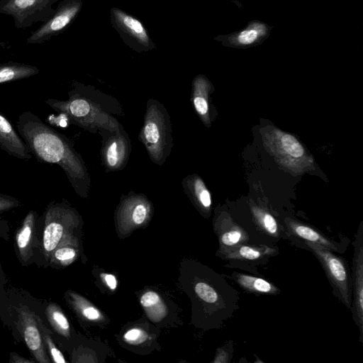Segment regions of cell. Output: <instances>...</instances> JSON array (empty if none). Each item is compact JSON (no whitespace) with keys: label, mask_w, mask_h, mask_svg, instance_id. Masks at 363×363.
<instances>
[{"label":"cell","mask_w":363,"mask_h":363,"mask_svg":"<svg viewBox=\"0 0 363 363\" xmlns=\"http://www.w3.org/2000/svg\"><path fill=\"white\" fill-rule=\"evenodd\" d=\"M9 363H36L35 361L32 358H26L23 357L15 352H9Z\"/></svg>","instance_id":"cell-29"},{"label":"cell","mask_w":363,"mask_h":363,"mask_svg":"<svg viewBox=\"0 0 363 363\" xmlns=\"http://www.w3.org/2000/svg\"><path fill=\"white\" fill-rule=\"evenodd\" d=\"M40 69L33 65L9 62L0 64V84L26 79L39 73Z\"/></svg>","instance_id":"cell-22"},{"label":"cell","mask_w":363,"mask_h":363,"mask_svg":"<svg viewBox=\"0 0 363 363\" xmlns=\"http://www.w3.org/2000/svg\"><path fill=\"white\" fill-rule=\"evenodd\" d=\"M8 282L6 276L2 269L0 263V289H1Z\"/></svg>","instance_id":"cell-33"},{"label":"cell","mask_w":363,"mask_h":363,"mask_svg":"<svg viewBox=\"0 0 363 363\" xmlns=\"http://www.w3.org/2000/svg\"><path fill=\"white\" fill-rule=\"evenodd\" d=\"M38 217L37 211H29L14 233V251L19 263L25 267L34 263L38 245Z\"/></svg>","instance_id":"cell-14"},{"label":"cell","mask_w":363,"mask_h":363,"mask_svg":"<svg viewBox=\"0 0 363 363\" xmlns=\"http://www.w3.org/2000/svg\"><path fill=\"white\" fill-rule=\"evenodd\" d=\"M272 29L273 27L262 21L252 20L242 30L218 35L213 39L225 47L245 49L261 45L268 38Z\"/></svg>","instance_id":"cell-15"},{"label":"cell","mask_w":363,"mask_h":363,"mask_svg":"<svg viewBox=\"0 0 363 363\" xmlns=\"http://www.w3.org/2000/svg\"><path fill=\"white\" fill-rule=\"evenodd\" d=\"M138 140L150 160L157 165L164 164L172 151L174 139L170 116L164 104L155 99L150 98L147 101Z\"/></svg>","instance_id":"cell-5"},{"label":"cell","mask_w":363,"mask_h":363,"mask_svg":"<svg viewBox=\"0 0 363 363\" xmlns=\"http://www.w3.org/2000/svg\"><path fill=\"white\" fill-rule=\"evenodd\" d=\"M21 206L22 203L18 199L0 193V214Z\"/></svg>","instance_id":"cell-27"},{"label":"cell","mask_w":363,"mask_h":363,"mask_svg":"<svg viewBox=\"0 0 363 363\" xmlns=\"http://www.w3.org/2000/svg\"><path fill=\"white\" fill-rule=\"evenodd\" d=\"M281 223L286 231L287 240L293 245L299 241H307L318 244L335 253L344 254L350 242L347 238L337 241L311 225L288 218Z\"/></svg>","instance_id":"cell-13"},{"label":"cell","mask_w":363,"mask_h":363,"mask_svg":"<svg viewBox=\"0 0 363 363\" xmlns=\"http://www.w3.org/2000/svg\"><path fill=\"white\" fill-rule=\"evenodd\" d=\"M59 0H8L0 4V13L11 16L16 28L25 29L45 22L55 12Z\"/></svg>","instance_id":"cell-9"},{"label":"cell","mask_w":363,"mask_h":363,"mask_svg":"<svg viewBox=\"0 0 363 363\" xmlns=\"http://www.w3.org/2000/svg\"><path fill=\"white\" fill-rule=\"evenodd\" d=\"M182 186L184 191L192 197L202 208L207 210L211 208L210 192L199 176L193 174L185 177L182 179Z\"/></svg>","instance_id":"cell-21"},{"label":"cell","mask_w":363,"mask_h":363,"mask_svg":"<svg viewBox=\"0 0 363 363\" xmlns=\"http://www.w3.org/2000/svg\"><path fill=\"white\" fill-rule=\"evenodd\" d=\"M227 277L249 294L257 296L262 295L277 296L281 293V289L277 285L265 279L261 275L257 276L233 272Z\"/></svg>","instance_id":"cell-17"},{"label":"cell","mask_w":363,"mask_h":363,"mask_svg":"<svg viewBox=\"0 0 363 363\" xmlns=\"http://www.w3.org/2000/svg\"><path fill=\"white\" fill-rule=\"evenodd\" d=\"M44 300L8 282L0 289V321L13 340L23 343L36 363H51L45 349L38 316Z\"/></svg>","instance_id":"cell-3"},{"label":"cell","mask_w":363,"mask_h":363,"mask_svg":"<svg viewBox=\"0 0 363 363\" xmlns=\"http://www.w3.org/2000/svg\"><path fill=\"white\" fill-rule=\"evenodd\" d=\"M218 227L220 252L240 244H251L247 233L232 217L223 219Z\"/></svg>","instance_id":"cell-19"},{"label":"cell","mask_w":363,"mask_h":363,"mask_svg":"<svg viewBox=\"0 0 363 363\" xmlns=\"http://www.w3.org/2000/svg\"><path fill=\"white\" fill-rule=\"evenodd\" d=\"M160 300V296L157 293L147 291L142 296L140 303L144 307H150L157 304Z\"/></svg>","instance_id":"cell-28"},{"label":"cell","mask_w":363,"mask_h":363,"mask_svg":"<svg viewBox=\"0 0 363 363\" xmlns=\"http://www.w3.org/2000/svg\"><path fill=\"white\" fill-rule=\"evenodd\" d=\"M38 323L45 349L51 360V362H67L64 355L57 345L50 329L45 322L44 317V306L43 309L38 316Z\"/></svg>","instance_id":"cell-23"},{"label":"cell","mask_w":363,"mask_h":363,"mask_svg":"<svg viewBox=\"0 0 363 363\" xmlns=\"http://www.w3.org/2000/svg\"><path fill=\"white\" fill-rule=\"evenodd\" d=\"M233 340H230L227 345L218 350V352L213 362H230L233 355Z\"/></svg>","instance_id":"cell-26"},{"label":"cell","mask_w":363,"mask_h":363,"mask_svg":"<svg viewBox=\"0 0 363 363\" xmlns=\"http://www.w3.org/2000/svg\"><path fill=\"white\" fill-rule=\"evenodd\" d=\"M279 254L277 245H255L243 243L220 252L227 264L226 267L238 269L253 275L260 276L258 268L267 264Z\"/></svg>","instance_id":"cell-7"},{"label":"cell","mask_w":363,"mask_h":363,"mask_svg":"<svg viewBox=\"0 0 363 363\" xmlns=\"http://www.w3.org/2000/svg\"><path fill=\"white\" fill-rule=\"evenodd\" d=\"M103 276H104V279L106 284L108 285V286L111 289H115L117 286V281H116L115 276H113V274H103Z\"/></svg>","instance_id":"cell-32"},{"label":"cell","mask_w":363,"mask_h":363,"mask_svg":"<svg viewBox=\"0 0 363 363\" xmlns=\"http://www.w3.org/2000/svg\"><path fill=\"white\" fill-rule=\"evenodd\" d=\"M110 23L122 40L138 53L151 51L156 43L151 38L144 24L135 16L126 11L112 7L110 10Z\"/></svg>","instance_id":"cell-8"},{"label":"cell","mask_w":363,"mask_h":363,"mask_svg":"<svg viewBox=\"0 0 363 363\" xmlns=\"http://www.w3.org/2000/svg\"><path fill=\"white\" fill-rule=\"evenodd\" d=\"M100 150L101 164L106 173L123 169L129 160L132 145L123 127L117 131L102 130Z\"/></svg>","instance_id":"cell-11"},{"label":"cell","mask_w":363,"mask_h":363,"mask_svg":"<svg viewBox=\"0 0 363 363\" xmlns=\"http://www.w3.org/2000/svg\"><path fill=\"white\" fill-rule=\"evenodd\" d=\"M71 238L69 237L54 250L49 259L48 267L57 269L65 267L75 259L77 250Z\"/></svg>","instance_id":"cell-24"},{"label":"cell","mask_w":363,"mask_h":363,"mask_svg":"<svg viewBox=\"0 0 363 363\" xmlns=\"http://www.w3.org/2000/svg\"><path fill=\"white\" fill-rule=\"evenodd\" d=\"M82 0H62L54 13L27 38V44H39L65 31L77 18L83 7Z\"/></svg>","instance_id":"cell-10"},{"label":"cell","mask_w":363,"mask_h":363,"mask_svg":"<svg viewBox=\"0 0 363 363\" xmlns=\"http://www.w3.org/2000/svg\"><path fill=\"white\" fill-rule=\"evenodd\" d=\"M10 228L8 221L0 217V238L8 240Z\"/></svg>","instance_id":"cell-30"},{"label":"cell","mask_w":363,"mask_h":363,"mask_svg":"<svg viewBox=\"0 0 363 363\" xmlns=\"http://www.w3.org/2000/svg\"><path fill=\"white\" fill-rule=\"evenodd\" d=\"M294 245L313 253L325 272L333 295L350 309L352 298V272L347 261L318 244L299 241Z\"/></svg>","instance_id":"cell-6"},{"label":"cell","mask_w":363,"mask_h":363,"mask_svg":"<svg viewBox=\"0 0 363 363\" xmlns=\"http://www.w3.org/2000/svg\"><path fill=\"white\" fill-rule=\"evenodd\" d=\"M141 333L139 329L133 328L125 333L124 338L129 342L135 341L141 336Z\"/></svg>","instance_id":"cell-31"},{"label":"cell","mask_w":363,"mask_h":363,"mask_svg":"<svg viewBox=\"0 0 363 363\" xmlns=\"http://www.w3.org/2000/svg\"><path fill=\"white\" fill-rule=\"evenodd\" d=\"M8 0H0V4H4V2L7 1Z\"/></svg>","instance_id":"cell-34"},{"label":"cell","mask_w":363,"mask_h":363,"mask_svg":"<svg viewBox=\"0 0 363 363\" xmlns=\"http://www.w3.org/2000/svg\"><path fill=\"white\" fill-rule=\"evenodd\" d=\"M281 143L285 151L291 156L300 157L304 150L299 142L291 135L285 134L281 138Z\"/></svg>","instance_id":"cell-25"},{"label":"cell","mask_w":363,"mask_h":363,"mask_svg":"<svg viewBox=\"0 0 363 363\" xmlns=\"http://www.w3.org/2000/svg\"><path fill=\"white\" fill-rule=\"evenodd\" d=\"M0 149L20 160H29L31 154L9 121L0 113Z\"/></svg>","instance_id":"cell-16"},{"label":"cell","mask_w":363,"mask_h":363,"mask_svg":"<svg viewBox=\"0 0 363 363\" xmlns=\"http://www.w3.org/2000/svg\"><path fill=\"white\" fill-rule=\"evenodd\" d=\"M77 221L76 212L67 203L50 201L38 217V245L33 264L48 268L52 252L69 237Z\"/></svg>","instance_id":"cell-4"},{"label":"cell","mask_w":363,"mask_h":363,"mask_svg":"<svg viewBox=\"0 0 363 363\" xmlns=\"http://www.w3.org/2000/svg\"><path fill=\"white\" fill-rule=\"evenodd\" d=\"M45 103L63 113L69 121L92 133L117 131L123 126L115 116H125L118 101L91 85L73 81L68 99H48Z\"/></svg>","instance_id":"cell-2"},{"label":"cell","mask_w":363,"mask_h":363,"mask_svg":"<svg viewBox=\"0 0 363 363\" xmlns=\"http://www.w3.org/2000/svg\"><path fill=\"white\" fill-rule=\"evenodd\" d=\"M44 317L55 342L70 337V324L60 307L55 302L44 300Z\"/></svg>","instance_id":"cell-18"},{"label":"cell","mask_w":363,"mask_h":363,"mask_svg":"<svg viewBox=\"0 0 363 363\" xmlns=\"http://www.w3.org/2000/svg\"><path fill=\"white\" fill-rule=\"evenodd\" d=\"M192 103L196 113L204 121L208 119L209 104L207 94L209 89V82L205 76L199 74L196 76L191 84Z\"/></svg>","instance_id":"cell-20"},{"label":"cell","mask_w":363,"mask_h":363,"mask_svg":"<svg viewBox=\"0 0 363 363\" xmlns=\"http://www.w3.org/2000/svg\"><path fill=\"white\" fill-rule=\"evenodd\" d=\"M16 128L30 154L38 162L60 166L74 191L81 197L88 196L90 174L82 155L69 138L30 111L19 115Z\"/></svg>","instance_id":"cell-1"},{"label":"cell","mask_w":363,"mask_h":363,"mask_svg":"<svg viewBox=\"0 0 363 363\" xmlns=\"http://www.w3.org/2000/svg\"><path fill=\"white\" fill-rule=\"evenodd\" d=\"M352 268V298L350 310L359 330V341L363 344V226L361 223L353 242Z\"/></svg>","instance_id":"cell-12"}]
</instances>
